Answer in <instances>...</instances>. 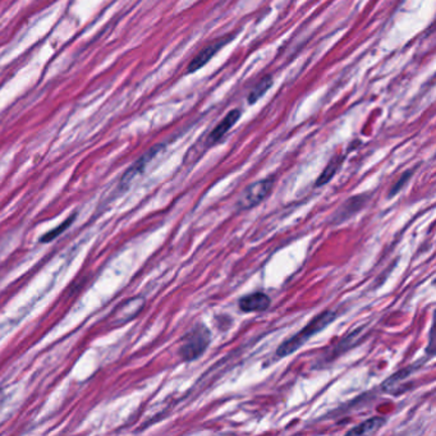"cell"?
<instances>
[{"mask_svg":"<svg viewBox=\"0 0 436 436\" xmlns=\"http://www.w3.org/2000/svg\"><path fill=\"white\" fill-rule=\"evenodd\" d=\"M239 118H241V111H239L238 109L229 111V113L223 118V121L219 123L218 126L212 131V133L207 137L206 143H205L206 147H210V146H214L215 143H218L229 131L232 130L233 126L238 122Z\"/></svg>","mask_w":436,"mask_h":436,"instance_id":"52a82bcc","label":"cell"},{"mask_svg":"<svg viewBox=\"0 0 436 436\" xmlns=\"http://www.w3.org/2000/svg\"><path fill=\"white\" fill-rule=\"evenodd\" d=\"M273 86V77L272 75H265L261 81L253 87V91L248 95V104L253 105L255 102H259L262 96L265 95L269 89Z\"/></svg>","mask_w":436,"mask_h":436,"instance_id":"8fae6325","label":"cell"},{"mask_svg":"<svg viewBox=\"0 0 436 436\" xmlns=\"http://www.w3.org/2000/svg\"><path fill=\"white\" fill-rule=\"evenodd\" d=\"M1 401H3V393L0 392V402H1Z\"/></svg>","mask_w":436,"mask_h":436,"instance_id":"9a60e30c","label":"cell"},{"mask_svg":"<svg viewBox=\"0 0 436 436\" xmlns=\"http://www.w3.org/2000/svg\"><path fill=\"white\" fill-rule=\"evenodd\" d=\"M387 423V420L384 417H373L368 418V421L358 425L355 429L348 431L349 435H368V434H374L376 431L382 429L384 423Z\"/></svg>","mask_w":436,"mask_h":436,"instance_id":"30bf717a","label":"cell"},{"mask_svg":"<svg viewBox=\"0 0 436 436\" xmlns=\"http://www.w3.org/2000/svg\"><path fill=\"white\" fill-rule=\"evenodd\" d=\"M232 39V35H228L224 36L222 39H218L217 41H214L212 44H209L206 48L202 49L200 53H198L193 59H192L188 68H187V73H195L198 72V69L205 67L209 61L212 59V56H215V54L218 53L220 49L223 48L224 45H226L229 41Z\"/></svg>","mask_w":436,"mask_h":436,"instance_id":"5b68a950","label":"cell"},{"mask_svg":"<svg viewBox=\"0 0 436 436\" xmlns=\"http://www.w3.org/2000/svg\"><path fill=\"white\" fill-rule=\"evenodd\" d=\"M145 305H146V300L143 296H137V297L123 301L122 303H119L111 313L113 324L123 325V324L130 322L141 314Z\"/></svg>","mask_w":436,"mask_h":436,"instance_id":"277c9868","label":"cell"},{"mask_svg":"<svg viewBox=\"0 0 436 436\" xmlns=\"http://www.w3.org/2000/svg\"><path fill=\"white\" fill-rule=\"evenodd\" d=\"M273 178L261 179L259 182L250 184L242 193V196L239 198V209L250 210L255 206L261 204L270 195V192L273 190Z\"/></svg>","mask_w":436,"mask_h":436,"instance_id":"3957f363","label":"cell"},{"mask_svg":"<svg viewBox=\"0 0 436 436\" xmlns=\"http://www.w3.org/2000/svg\"><path fill=\"white\" fill-rule=\"evenodd\" d=\"M341 162H343V157H333L330 160V163L327 164V168L321 173L320 177L317 178L316 186L319 187L322 184H327L332 178L334 177L337 171H339V168H341Z\"/></svg>","mask_w":436,"mask_h":436,"instance_id":"7c38bea8","label":"cell"},{"mask_svg":"<svg viewBox=\"0 0 436 436\" xmlns=\"http://www.w3.org/2000/svg\"><path fill=\"white\" fill-rule=\"evenodd\" d=\"M270 303H272L270 297L267 294L262 293V292L247 294L238 301L241 311H243L246 314L266 311L270 307Z\"/></svg>","mask_w":436,"mask_h":436,"instance_id":"ba28073f","label":"cell"},{"mask_svg":"<svg viewBox=\"0 0 436 436\" xmlns=\"http://www.w3.org/2000/svg\"><path fill=\"white\" fill-rule=\"evenodd\" d=\"M163 149L164 145H157V146L151 147L150 150L147 151V152H145L143 157H140L136 163L133 164L131 168H128V171L123 174L122 179H121V187H124V188L128 187V184H130L137 176H140V174L145 171V168L147 166V164L150 163L151 160L157 157V154L163 150Z\"/></svg>","mask_w":436,"mask_h":436,"instance_id":"8992f818","label":"cell"},{"mask_svg":"<svg viewBox=\"0 0 436 436\" xmlns=\"http://www.w3.org/2000/svg\"><path fill=\"white\" fill-rule=\"evenodd\" d=\"M75 217H77V214H73V215H71L66 222H63L59 226H56L55 229L53 231H49L47 234H44L42 237L40 238L41 243H49V242H52L53 239L56 238V237H59L61 233L64 232L66 229H68L69 226L72 225V223L75 222Z\"/></svg>","mask_w":436,"mask_h":436,"instance_id":"4fadbf2b","label":"cell"},{"mask_svg":"<svg viewBox=\"0 0 436 436\" xmlns=\"http://www.w3.org/2000/svg\"><path fill=\"white\" fill-rule=\"evenodd\" d=\"M365 201H366V196H356V198H349L346 204H343L341 209L337 212L335 215L337 223H341L344 219L352 217L353 212H358L361 209Z\"/></svg>","mask_w":436,"mask_h":436,"instance_id":"9c48e42d","label":"cell"},{"mask_svg":"<svg viewBox=\"0 0 436 436\" xmlns=\"http://www.w3.org/2000/svg\"><path fill=\"white\" fill-rule=\"evenodd\" d=\"M335 317H337V314L334 311H324V313L317 315L297 334L289 338V339H286L283 344H280L278 351H277V356L278 357H286V356L292 355L297 349H300L307 341H310L313 337L320 333L321 330L329 327L335 320Z\"/></svg>","mask_w":436,"mask_h":436,"instance_id":"6da1fadb","label":"cell"},{"mask_svg":"<svg viewBox=\"0 0 436 436\" xmlns=\"http://www.w3.org/2000/svg\"><path fill=\"white\" fill-rule=\"evenodd\" d=\"M212 341V334L204 324H198L186 335L183 343L179 349V355L183 361H195L204 355Z\"/></svg>","mask_w":436,"mask_h":436,"instance_id":"7a4b0ae2","label":"cell"},{"mask_svg":"<svg viewBox=\"0 0 436 436\" xmlns=\"http://www.w3.org/2000/svg\"><path fill=\"white\" fill-rule=\"evenodd\" d=\"M411 174H412V171H408L407 174H403V177L399 179V182H398V183H396V186L392 188L390 196H394L396 193L399 192V190L402 188V186L404 184V182H407V181H408V178L411 177Z\"/></svg>","mask_w":436,"mask_h":436,"instance_id":"5bb4252c","label":"cell"}]
</instances>
